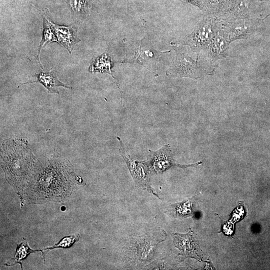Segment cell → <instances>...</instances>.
Here are the masks:
<instances>
[{
	"label": "cell",
	"mask_w": 270,
	"mask_h": 270,
	"mask_svg": "<svg viewBox=\"0 0 270 270\" xmlns=\"http://www.w3.org/2000/svg\"><path fill=\"white\" fill-rule=\"evenodd\" d=\"M34 181L27 186L26 191L30 202L42 203L62 200L74 190L72 172L68 166L58 162H49Z\"/></svg>",
	"instance_id": "obj_1"
},
{
	"label": "cell",
	"mask_w": 270,
	"mask_h": 270,
	"mask_svg": "<svg viewBox=\"0 0 270 270\" xmlns=\"http://www.w3.org/2000/svg\"><path fill=\"white\" fill-rule=\"evenodd\" d=\"M168 52L154 49L146 38L132 42L126 51V56L122 62L138 63L148 69L158 60L160 56Z\"/></svg>",
	"instance_id": "obj_2"
},
{
	"label": "cell",
	"mask_w": 270,
	"mask_h": 270,
	"mask_svg": "<svg viewBox=\"0 0 270 270\" xmlns=\"http://www.w3.org/2000/svg\"><path fill=\"white\" fill-rule=\"evenodd\" d=\"M150 158L146 161L151 172L156 174L162 173L172 166L181 168L197 167L202 164V162L189 164H180L176 163L172 158V152L169 144H166L158 150H148Z\"/></svg>",
	"instance_id": "obj_3"
},
{
	"label": "cell",
	"mask_w": 270,
	"mask_h": 270,
	"mask_svg": "<svg viewBox=\"0 0 270 270\" xmlns=\"http://www.w3.org/2000/svg\"><path fill=\"white\" fill-rule=\"evenodd\" d=\"M117 138L120 142V152L126 162L136 184L139 188L146 189L156 196L149 184V174L151 170L147 162L134 161L130 156L126 155L121 139L119 137H117Z\"/></svg>",
	"instance_id": "obj_4"
},
{
	"label": "cell",
	"mask_w": 270,
	"mask_h": 270,
	"mask_svg": "<svg viewBox=\"0 0 270 270\" xmlns=\"http://www.w3.org/2000/svg\"><path fill=\"white\" fill-rule=\"evenodd\" d=\"M202 74L196 62L188 55L180 52H177L175 59L166 71V75L172 78L198 79Z\"/></svg>",
	"instance_id": "obj_5"
},
{
	"label": "cell",
	"mask_w": 270,
	"mask_h": 270,
	"mask_svg": "<svg viewBox=\"0 0 270 270\" xmlns=\"http://www.w3.org/2000/svg\"><path fill=\"white\" fill-rule=\"evenodd\" d=\"M172 235L174 243L180 251L179 255L184 258L190 257L202 260V252L190 229L186 234L174 233Z\"/></svg>",
	"instance_id": "obj_6"
},
{
	"label": "cell",
	"mask_w": 270,
	"mask_h": 270,
	"mask_svg": "<svg viewBox=\"0 0 270 270\" xmlns=\"http://www.w3.org/2000/svg\"><path fill=\"white\" fill-rule=\"evenodd\" d=\"M211 20H203L196 27L194 32L184 40V43L193 48H200L204 46L211 40L213 30Z\"/></svg>",
	"instance_id": "obj_7"
},
{
	"label": "cell",
	"mask_w": 270,
	"mask_h": 270,
	"mask_svg": "<svg viewBox=\"0 0 270 270\" xmlns=\"http://www.w3.org/2000/svg\"><path fill=\"white\" fill-rule=\"evenodd\" d=\"M50 22L58 42L64 46L71 54L74 46L80 41L76 32L72 26H62L53 22L50 18Z\"/></svg>",
	"instance_id": "obj_8"
},
{
	"label": "cell",
	"mask_w": 270,
	"mask_h": 270,
	"mask_svg": "<svg viewBox=\"0 0 270 270\" xmlns=\"http://www.w3.org/2000/svg\"><path fill=\"white\" fill-rule=\"evenodd\" d=\"M258 0H230L224 12L238 18L247 17L260 6Z\"/></svg>",
	"instance_id": "obj_9"
},
{
	"label": "cell",
	"mask_w": 270,
	"mask_h": 270,
	"mask_svg": "<svg viewBox=\"0 0 270 270\" xmlns=\"http://www.w3.org/2000/svg\"><path fill=\"white\" fill-rule=\"evenodd\" d=\"M33 76L36 78V80L33 82H28L22 84H26L28 83L38 82L42 84L50 93L58 94V92L55 89L56 87L63 86L68 88H72L64 83L62 82L58 78L57 72L54 70H50L48 72H40L38 74H36Z\"/></svg>",
	"instance_id": "obj_10"
},
{
	"label": "cell",
	"mask_w": 270,
	"mask_h": 270,
	"mask_svg": "<svg viewBox=\"0 0 270 270\" xmlns=\"http://www.w3.org/2000/svg\"><path fill=\"white\" fill-rule=\"evenodd\" d=\"M40 251L42 254V257L44 260V256L42 250H32L28 245L26 240L22 238V242L17 244L16 254L5 265L8 266H12L16 264H19L20 265L21 268L22 270V261L25 259L30 254L35 252Z\"/></svg>",
	"instance_id": "obj_11"
},
{
	"label": "cell",
	"mask_w": 270,
	"mask_h": 270,
	"mask_svg": "<svg viewBox=\"0 0 270 270\" xmlns=\"http://www.w3.org/2000/svg\"><path fill=\"white\" fill-rule=\"evenodd\" d=\"M112 66V61L111 58L106 52H105L100 56L94 58L89 68V71L90 72H106L114 78L111 72Z\"/></svg>",
	"instance_id": "obj_12"
},
{
	"label": "cell",
	"mask_w": 270,
	"mask_h": 270,
	"mask_svg": "<svg viewBox=\"0 0 270 270\" xmlns=\"http://www.w3.org/2000/svg\"><path fill=\"white\" fill-rule=\"evenodd\" d=\"M42 17L44 22L42 36V40L40 42L37 57L38 60L39 64L42 68V64H40L39 58L40 52L42 48L44 45L46 44L48 42H58L50 22L49 18H48L46 14H42Z\"/></svg>",
	"instance_id": "obj_13"
},
{
	"label": "cell",
	"mask_w": 270,
	"mask_h": 270,
	"mask_svg": "<svg viewBox=\"0 0 270 270\" xmlns=\"http://www.w3.org/2000/svg\"><path fill=\"white\" fill-rule=\"evenodd\" d=\"M230 0H202L203 10L208 13L224 12Z\"/></svg>",
	"instance_id": "obj_14"
},
{
	"label": "cell",
	"mask_w": 270,
	"mask_h": 270,
	"mask_svg": "<svg viewBox=\"0 0 270 270\" xmlns=\"http://www.w3.org/2000/svg\"><path fill=\"white\" fill-rule=\"evenodd\" d=\"M80 238V236L78 234L65 236L61 239L58 243L56 244L53 246L43 249L44 254L46 250H50L56 248H70L76 242L79 240Z\"/></svg>",
	"instance_id": "obj_15"
},
{
	"label": "cell",
	"mask_w": 270,
	"mask_h": 270,
	"mask_svg": "<svg viewBox=\"0 0 270 270\" xmlns=\"http://www.w3.org/2000/svg\"><path fill=\"white\" fill-rule=\"evenodd\" d=\"M227 46V42L220 35L218 36L213 40L211 46V50L215 56L222 54Z\"/></svg>",
	"instance_id": "obj_16"
},
{
	"label": "cell",
	"mask_w": 270,
	"mask_h": 270,
	"mask_svg": "<svg viewBox=\"0 0 270 270\" xmlns=\"http://www.w3.org/2000/svg\"><path fill=\"white\" fill-rule=\"evenodd\" d=\"M248 22H239L232 24L228 30L230 37L235 38L240 35L248 33Z\"/></svg>",
	"instance_id": "obj_17"
},
{
	"label": "cell",
	"mask_w": 270,
	"mask_h": 270,
	"mask_svg": "<svg viewBox=\"0 0 270 270\" xmlns=\"http://www.w3.org/2000/svg\"><path fill=\"white\" fill-rule=\"evenodd\" d=\"M86 0H68L70 8L77 14H86L88 12Z\"/></svg>",
	"instance_id": "obj_18"
},
{
	"label": "cell",
	"mask_w": 270,
	"mask_h": 270,
	"mask_svg": "<svg viewBox=\"0 0 270 270\" xmlns=\"http://www.w3.org/2000/svg\"><path fill=\"white\" fill-rule=\"evenodd\" d=\"M176 208V212L180 214L187 215L188 214L191 212V204L188 202L181 203Z\"/></svg>",
	"instance_id": "obj_19"
},
{
	"label": "cell",
	"mask_w": 270,
	"mask_h": 270,
	"mask_svg": "<svg viewBox=\"0 0 270 270\" xmlns=\"http://www.w3.org/2000/svg\"><path fill=\"white\" fill-rule=\"evenodd\" d=\"M191 4L200 9L203 10V6L202 0H178Z\"/></svg>",
	"instance_id": "obj_20"
}]
</instances>
